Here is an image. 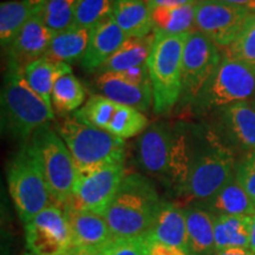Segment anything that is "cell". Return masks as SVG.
<instances>
[{
	"instance_id": "cell-23",
	"label": "cell",
	"mask_w": 255,
	"mask_h": 255,
	"mask_svg": "<svg viewBox=\"0 0 255 255\" xmlns=\"http://www.w3.org/2000/svg\"><path fill=\"white\" fill-rule=\"evenodd\" d=\"M90 30L77 26H71L65 30L56 32L51 40L45 58L56 63H65L71 65L82 62L87 51Z\"/></svg>"
},
{
	"instance_id": "cell-32",
	"label": "cell",
	"mask_w": 255,
	"mask_h": 255,
	"mask_svg": "<svg viewBox=\"0 0 255 255\" xmlns=\"http://www.w3.org/2000/svg\"><path fill=\"white\" fill-rule=\"evenodd\" d=\"M114 11V0H79L73 26L89 28L110 18Z\"/></svg>"
},
{
	"instance_id": "cell-43",
	"label": "cell",
	"mask_w": 255,
	"mask_h": 255,
	"mask_svg": "<svg viewBox=\"0 0 255 255\" xmlns=\"http://www.w3.org/2000/svg\"><path fill=\"white\" fill-rule=\"evenodd\" d=\"M250 250L255 254V214L252 220V228H251V240H250Z\"/></svg>"
},
{
	"instance_id": "cell-41",
	"label": "cell",
	"mask_w": 255,
	"mask_h": 255,
	"mask_svg": "<svg viewBox=\"0 0 255 255\" xmlns=\"http://www.w3.org/2000/svg\"><path fill=\"white\" fill-rule=\"evenodd\" d=\"M68 255H107L103 250H84V248H72Z\"/></svg>"
},
{
	"instance_id": "cell-3",
	"label": "cell",
	"mask_w": 255,
	"mask_h": 255,
	"mask_svg": "<svg viewBox=\"0 0 255 255\" xmlns=\"http://www.w3.org/2000/svg\"><path fill=\"white\" fill-rule=\"evenodd\" d=\"M162 200L149 178L127 174L103 214L115 238H141L150 231Z\"/></svg>"
},
{
	"instance_id": "cell-31",
	"label": "cell",
	"mask_w": 255,
	"mask_h": 255,
	"mask_svg": "<svg viewBox=\"0 0 255 255\" xmlns=\"http://www.w3.org/2000/svg\"><path fill=\"white\" fill-rule=\"evenodd\" d=\"M79 0H49L36 14L52 32H60L73 24Z\"/></svg>"
},
{
	"instance_id": "cell-12",
	"label": "cell",
	"mask_w": 255,
	"mask_h": 255,
	"mask_svg": "<svg viewBox=\"0 0 255 255\" xmlns=\"http://www.w3.org/2000/svg\"><path fill=\"white\" fill-rule=\"evenodd\" d=\"M126 175L124 162L77 173L68 205L103 215L116 196Z\"/></svg>"
},
{
	"instance_id": "cell-11",
	"label": "cell",
	"mask_w": 255,
	"mask_h": 255,
	"mask_svg": "<svg viewBox=\"0 0 255 255\" xmlns=\"http://www.w3.org/2000/svg\"><path fill=\"white\" fill-rule=\"evenodd\" d=\"M222 60L219 46L200 31L187 36L182 58V94L180 103L191 105Z\"/></svg>"
},
{
	"instance_id": "cell-13",
	"label": "cell",
	"mask_w": 255,
	"mask_h": 255,
	"mask_svg": "<svg viewBox=\"0 0 255 255\" xmlns=\"http://www.w3.org/2000/svg\"><path fill=\"white\" fill-rule=\"evenodd\" d=\"M25 240L32 255H68L72 238L62 207L52 203L25 223Z\"/></svg>"
},
{
	"instance_id": "cell-35",
	"label": "cell",
	"mask_w": 255,
	"mask_h": 255,
	"mask_svg": "<svg viewBox=\"0 0 255 255\" xmlns=\"http://www.w3.org/2000/svg\"><path fill=\"white\" fill-rule=\"evenodd\" d=\"M235 178L255 203V150L245 152L237 161Z\"/></svg>"
},
{
	"instance_id": "cell-5",
	"label": "cell",
	"mask_w": 255,
	"mask_h": 255,
	"mask_svg": "<svg viewBox=\"0 0 255 255\" xmlns=\"http://www.w3.org/2000/svg\"><path fill=\"white\" fill-rule=\"evenodd\" d=\"M71 152L77 173L126 161V139L83 123L75 116L55 127Z\"/></svg>"
},
{
	"instance_id": "cell-1",
	"label": "cell",
	"mask_w": 255,
	"mask_h": 255,
	"mask_svg": "<svg viewBox=\"0 0 255 255\" xmlns=\"http://www.w3.org/2000/svg\"><path fill=\"white\" fill-rule=\"evenodd\" d=\"M135 151L142 170L162 178L182 195L191 162L190 124L152 123L137 136Z\"/></svg>"
},
{
	"instance_id": "cell-26",
	"label": "cell",
	"mask_w": 255,
	"mask_h": 255,
	"mask_svg": "<svg viewBox=\"0 0 255 255\" xmlns=\"http://www.w3.org/2000/svg\"><path fill=\"white\" fill-rule=\"evenodd\" d=\"M196 1L177 7H157L151 9L152 32L157 34L176 36L195 30Z\"/></svg>"
},
{
	"instance_id": "cell-42",
	"label": "cell",
	"mask_w": 255,
	"mask_h": 255,
	"mask_svg": "<svg viewBox=\"0 0 255 255\" xmlns=\"http://www.w3.org/2000/svg\"><path fill=\"white\" fill-rule=\"evenodd\" d=\"M24 1L26 2V4L33 9L34 13H36V12L39 11V9L45 5L49 0H24Z\"/></svg>"
},
{
	"instance_id": "cell-19",
	"label": "cell",
	"mask_w": 255,
	"mask_h": 255,
	"mask_svg": "<svg viewBox=\"0 0 255 255\" xmlns=\"http://www.w3.org/2000/svg\"><path fill=\"white\" fill-rule=\"evenodd\" d=\"M127 39L128 36L113 17L101 21L90 30L87 51L81 62L83 68L89 71L98 70Z\"/></svg>"
},
{
	"instance_id": "cell-29",
	"label": "cell",
	"mask_w": 255,
	"mask_h": 255,
	"mask_svg": "<svg viewBox=\"0 0 255 255\" xmlns=\"http://www.w3.org/2000/svg\"><path fill=\"white\" fill-rule=\"evenodd\" d=\"M33 14L34 11L24 0H8L0 4V43L2 49H7Z\"/></svg>"
},
{
	"instance_id": "cell-10",
	"label": "cell",
	"mask_w": 255,
	"mask_h": 255,
	"mask_svg": "<svg viewBox=\"0 0 255 255\" xmlns=\"http://www.w3.org/2000/svg\"><path fill=\"white\" fill-rule=\"evenodd\" d=\"M73 116L123 139L141 135L150 126L141 111L101 95H92Z\"/></svg>"
},
{
	"instance_id": "cell-22",
	"label": "cell",
	"mask_w": 255,
	"mask_h": 255,
	"mask_svg": "<svg viewBox=\"0 0 255 255\" xmlns=\"http://www.w3.org/2000/svg\"><path fill=\"white\" fill-rule=\"evenodd\" d=\"M187 220L188 254L215 255V218L207 210L190 205L184 208Z\"/></svg>"
},
{
	"instance_id": "cell-18",
	"label": "cell",
	"mask_w": 255,
	"mask_h": 255,
	"mask_svg": "<svg viewBox=\"0 0 255 255\" xmlns=\"http://www.w3.org/2000/svg\"><path fill=\"white\" fill-rule=\"evenodd\" d=\"M220 127L227 144L245 152L255 150V108L250 102L229 105L220 111Z\"/></svg>"
},
{
	"instance_id": "cell-39",
	"label": "cell",
	"mask_w": 255,
	"mask_h": 255,
	"mask_svg": "<svg viewBox=\"0 0 255 255\" xmlns=\"http://www.w3.org/2000/svg\"><path fill=\"white\" fill-rule=\"evenodd\" d=\"M221 1L240 7L251 14H255V0H221Z\"/></svg>"
},
{
	"instance_id": "cell-25",
	"label": "cell",
	"mask_w": 255,
	"mask_h": 255,
	"mask_svg": "<svg viewBox=\"0 0 255 255\" xmlns=\"http://www.w3.org/2000/svg\"><path fill=\"white\" fill-rule=\"evenodd\" d=\"M154 41L155 34L152 32L144 37H128L123 45L97 70V72H123L148 63Z\"/></svg>"
},
{
	"instance_id": "cell-8",
	"label": "cell",
	"mask_w": 255,
	"mask_h": 255,
	"mask_svg": "<svg viewBox=\"0 0 255 255\" xmlns=\"http://www.w3.org/2000/svg\"><path fill=\"white\" fill-rule=\"evenodd\" d=\"M255 96V68L229 57L221 63L191 104L197 114L222 110L229 105L252 101Z\"/></svg>"
},
{
	"instance_id": "cell-34",
	"label": "cell",
	"mask_w": 255,
	"mask_h": 255,
	"mask_svg": "<svg viewBox=\"0 0 255 255\" xmlns=\"http://www.w3.org/2000/svg\"><path fill=\"white\" fill-rule=\"evenodd\" d=\"M104 252L107 255H150L145 237L115 238L104 248Z\"/></svg>"
},
{
	"instance_id": "cell-7",
	"label": "cell",
	"mask_w": 255,
	"mask_h": 255,
	"mask_svg": "<svg viewBox=\"0 0 255 255\" xmlns=\"http://www.w3.org/2000/svg\"><path fill=\"white\" fill-rule=\"evenodd\" d=\"M154 34V46L146 63L152 89V108L156 114L165 115L174 109L182 94V58L188 33Z\"/></svg>"
},
{
	"instance_id": "cell-15",
	"label": "cell",
	"mask_w": 255,
	"mask_h": 255,
	"mask_svg": "<svg viewBox=\"0 0 255 255\" xmlns=\"http://www.w3.org/2000/svg\"><path fill=\"white\" fill-rule=\"evenodd\" d=\"M53 34L39 15L34 13L6 49L7 66L20 71L45 56Z\"/></svg>"
},
{
	"instance_id": "cell-4",
	"label": "cell",
	"mask_w": 255,
	"mask_h": 255,
	"mask_svg": "<svg viewBox=\"0 0 255 255\" xmlns=\"http://www.w3.org/2000/svg\"><path fill=\"white\" fill-rule=\"evenodd\" d=\"M1 131L13 139L28 142L40 128L55 120L53 108L33 91L20 70L6 69L1 87Z\"/></svg>"
},
{
	"instance_id": "cell-27",
	"label": "cell",
	"mask_w": 255,
	"mask_h": 255,
	"mask_svg": "<svg viewBox=\"0 0 255 255\" xmlns=\"http://www.w3.org/2000/svg\"><path fill=\"white\" fill-rule=\"evenodd\" d=\"M69 72H72L71 65L69 64L56 63L43 57L28 65L25 69L24 76L33 91L37 92L50 107H52L51 96L53 87L62 76Z\"/></svg>"
},
{
	"instance_id": "cell-20",
	"label": "cell",
	"mask_w": 255,
	"mask_h": 255,
	"mask_svg": "<svg viewBox=\"0 0 255 255\" xmlns=\"http://www.w3.org/2000/svg\"><path fill=\"white\" fill-rule=\"evenodd\" d=\"M145 238L148 241L176 247L188 253L187 220L184 208L174 202L162 201L155 221Z\"/></svg>"
},
{
	"instance_id": "cell-14",
	"label": "cell",
	"mask_w": 255,
	"mask_h": 255,
	"mask_svg": "<svg viewBox=\"0 0 255 255\" xmlns=\"http://www.w3.org/2000/svg\"><path fill=\"white\" fill-rule=\"evenodd\" d=\"M251 13L221 0H197L195 30L206 34L219 47H228Z\"/></svg>"
},
{
	"instance_id": "cell-6",
	"label": "cell",
	"mask_w": 255,
	"mask_h": 255,
	"mask_svg": "<svg viewBox=\"0 0 255 255\" xmlns=\"http://www.w3.org/2000/svg\"><path fill=\"white\" fill-rule=\"evenodd\" d=\"M7 186L24 225L53 203L40 161L30 141L23 143L12 156L7 165Z\"/></svg>"
},
{
	"instance_id": "cell-33",
	"label": "cell",
	"mask_w": 255,
	"mask_h": 255,
	"mask_svg": "<svg viewBox=\"0 0 255 255\" xmlns=\"http://www.w3.org/2000/svg\"><path fill=\"white\" fill-rule=\"evenodd\" d=\"M227 57L255 68V14H251L234 41L226 47Z\"/></svg>"
},
{
	"instance_id": "cell-16",
	"label": "cell",
	"mask_w": 255,
	"mask_h": 255,
	"mask_svg": "<svg viewBox=\"0 0 255 255\" xmlns=\"http://www.w3.org/2000/svg\"><path fill=\"white\" fill-rule=\"evenodd\" d=\"M71 231L72 247L103 250L115 237L103 215L66 205L63 207Z\"/></svg>"
},
{
	"instance_id": "cell-24",
	"label": "cell",
	"mask_w": 255,
	"mask_h": 255,
	"mask_svg": "<svg viewBox=\"0 0 255 255\" xmlns=\"http://www.w3.org/2000/svg\"><path fill=\"white\" fill-rule=\"evenodd\" d=\"M111 17L128 37H144L152 32L151 9L145 0H114Z\"/></svg>"
},
{
	"instance_id": "cell-44",
	"label": "cell",
	"mask_w": 255,
	"mask_h": 255,
	"mask_svg": "<svg viewBox=\"0 0 255 255\" xmlns=\"http://www.w3.org/2000/svg\"><path fill=\"white\" fill-rule=\"evenodd\" d=\"M250 103H251L252 105H253V107L255 108V96H254V98H253V100H252V101L250 102Z\"/></svg>"
},
{
	"instance_id": "cell-28",
	"label": "cell",
	"mask_w": 255,
	"mask_h": 255,
	"mask_svg": "<svg viewBox=\"0 0 255 255\" xmlns=\"http://www.w3.org/2000/svg\"><path fill=\"white\" fill-rule=\"evenodd\" d=\"M253 215H232L215 218L216 252L227 248H250Z\"/></svg>"
},
{
	"instance_id": "cell-36",
	"label": "cell",
	"mask_w": 255,
	"mask_h": 255,
	"mask_svg": "<svg viewBox=\"0 0 255 255\" xmlns=\"http://www.w3.org/2000/svg\"><path fill=\"white\" fill-rule=\"evenodd\" d=\"M123 76L124 78L128 79L129 82L133 83L137 85H151L150 77H149V69L148 64H142V65L135 66L127 71L119 72Z\"/></svg>"
},
{
	"instance_id": "cell-37",
	"label": "cell",
	"mask_w": 255,
	"mask_h": 255,
	"mask_svg": "<svg viewBox=\"0 0 255 255\" xmlns=\"http://www.w3.org/2000/svg\"><path fill=\"white\" fill-rule=\"evenodd\" d=\"M149 244V254L150 255H189L182 250L176 247L168 246V245L159 244V242L148 241Z\"/></svg>"
},
{
	"instance_id": "cell-40",
	"label": "cell",
	"mask_w": 255,
	"mask_h": 255,
	"mask_svg": "<svg viewBox=\"0 0 255 255\" xmlns=\"http://www.w3.org/2000/svg\"><path fill=\"white\" fill-rule=\"evenodd\" d=\"M215 255H255L250 248H227V250L216 252Z\"/></svg>"
},
{
	"instance_id": "cell-21",
	"label": "cell",
	"mask_w": 255,
	"mask_h": 255,
	"mask_svg": "<svg viewBox=\"0 0 255 255\" xmlns=\"http://www.w3.org/2000/svg\"><path fill=\"white\" fill-rule=\"evenodd\" d=\"M191 205L207 210L214 218L232 215L252 216L255 214L254 201L240 186L235 176L209 199L193 202Z\"/></svg>"
},
{
	"instance_id": "cell-38",
	"label": "cell",
	"mask_w": 255,
	"mask_h": 255,
	"mask_svg": "<svg viewBox=\"0 0 255 255\" xmlns=\"http://www.w3.org/2000/svg\"><path fill=\"white\" fill-rule=\"evenodd\" d=\"M145 1L149 8L154 9L157 7H177V6L190 4L196 0H145Z\"/></svg>"
},
{
	"instance_id": "cell-17",
	"label": "cell",
	"mask_w": 255,
	"mask_h": 255,
	"mask_svg": "<svg viewBox=\"0 0 255 255\" xmlns=\"http://www.w3.org/2000/svg\"><path fill=\"white\" fill-rule=\"evenodd\" d=\"M94 84L98 91L97 95L131 107L141 113L148 111L154 103L151 85L133 84L119 72L97 73Z\"/></svg>"
},
{
	"instance_id": "cell-2",
	"label": "cell",
	"mask_w": 255,
	"mask_h": 255,
	"mask_svg": "<svg viewBox=\"0 0 255 255\" xmlns=\"http://www.w3.org/2000/svg\"><path fill=\"white\" fill-rule=\"evenodd\" d=\"M191 162L182 195L191 202L205 201L235 176L233 148L210 128L190 126Z\"/></svg>"
},
{
	"instance_id": "cell-9",
	"label": "cell",
	"mask_w": 255,
	"mask_h": 255,
	"mask_svg": "<svg viewBox=\"0 0 255 255\" xmlns=\"http://www.w3.org/2000/svg\"><path fill=\"white\" fill-rule=\"evenodd\" d=\"M30 142L40 161L52 202L63 208L71 200L77 177L71 152L51 126L37 130Z\"/></svg>"
},
{
	"instance_id": "cell-30",
	"label": "cell",
	"mask_w": 255,
	"mask_h": 255,
	"mask_svg": "<svg viewBox=\"0 0 255 255\" xmlns=\"http://www.w3.org/2000/svg\"><path fill=\"white\" fill-rule=\"evenodd\" d=\"M85 96L87 92L81 81L72 72L65 73L53 87L51 96L53 110L59 115L75 114L84 104Z\"/></svg>"
}]
</instances>
